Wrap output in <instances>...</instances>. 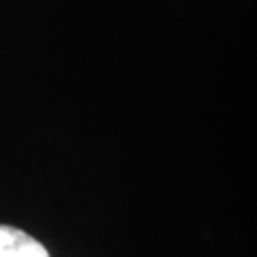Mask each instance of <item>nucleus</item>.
Instances as JSON below:
<instances>
[{"label":"nucleus","instance_id":"1","mask_svg":"<svg viewBox=\"0 0 257 257\" xmlns=\"http://www.w3.org/2000/svg\"><path fill=\"white\" fill-rule=\"evenodd\" d=\"M0 257H50L46 248L27 232L0 225Z\"/></svg>","mask_w":257,"mask_h":257}]
</instances>
